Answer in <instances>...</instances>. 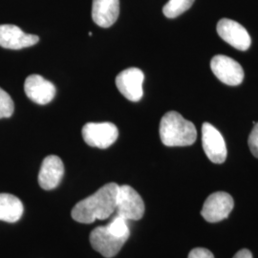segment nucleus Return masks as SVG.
Returning <instances> with one entry per match:
<instances>
[{
	"label": "nucleus",
	"mask_w": 258,
	"mask_h": 258,
	"mask_svg": "<svg viewBox=\"0 0 258 258\" xmlns=\"http://www.w3.org/2000/svg\"><path fill=\"white\" fill-rule=\"evenodd\" d=\"M63 175L64 166L61 159L55 155L47 156L38 173V184L45 190L54 189L60 184Z\"/></svg>",
	"instance_id": "nucleus-13"
},
{
	"label": "nucleus",
	"mask_w": 258,
	"mask_h": 258,
	"mask_svg": "<svg viewBox=\"0 0 258 258\" xmlns=\"http://www.w3.org/2000/svg\"><path fill=\"white\" fill-rule=\"evenodd\" d=\"M115 212L127 221L140 220L145 213V203L133 187L127 184L120 185Z\"/></svg>",
	"instance_id": "nucleus-3"
},
{
	"label": "nucleus",
	"mask_w": 258,
	"mask_h": 258,
	"mask_svg": "<svg viewBox=\"0 0 258 258\" xmlns=\"http://www.w3.org/2000/svg\"><path fill=\"white\" fill-rule=\"evenodd\" d=\"M120 15V0H93V21L100 27H111Z\"/></svg>",
	"instance_id": "nucleus-14"
},
{
	"label": "nucleus",
	"mask_w": 258,
	"mask_h": 258,
	"mask_svg": "<svg viewBox=\"0 0 258 258\" xmlns=\"http://www.w3.org/2000/svg\"><path fill=\"white\" fill-rule=\"evenodd\" d=\"M15 110V104L8 93L0 88V119L10 118Z\"/></svg>",
	"instance_id": "nucleus-18"
},
{
	"label": "nucleus",
	"mask_w": 258,
	"mask_h": 258,
	"mask_svg": "<svg viewBox=\"0 0 258 258\" xmlns=\"http://www.w3.org/2000/svg\"><path fill=\"white\" fill-rule=\"evenodd\" d=\"M119 136V130L112 122H88L83 127L84 142L93 148L111 147Z\"/></svg>",
	"instance_id": "nucleus-4"
},
{
	"label": "nucleus",
	"mask_w": 258,
	"mask_h": 258,
	"mask_svg": "<svg viewBox=\"0 0 258 258\" xmlns=\"http://www.w3.org/2000/svg\"><path fill=\"white\" fill-rule=\"evenodd\" d=\"M188 258H214V255L209 249L196 248L189 252Z\"/></svg>",
	"instance_id": "nucleus-20"
},
{
	"label": "nucleus",
	"mask_w": 258,
	"mask_h": 258,
	"mask_svg": "<svg viewBox=\"0 0 258 258\" xmlns=\"http://www.w3.org/2000/svg\"><path fill=\"white\" fill-rule=\"evenodd\" d=\"M212 73L225 84L236 86L244 80V70L234 59L227 55H217L211 61Z\"/></svg>",
	"instance_id": "nucleus-6"
},
{
	"label": "nucleus",
	"mask_w": 258,
	"mask_h": 258,
	"mask_svg": "<svg viewBox=\"0 0 258 258\" xmlns=\"http://www.w3.org/2000/svg\"><path fill=\"white\" fill-rule=\"evenodd\" d=\"M202 144L206 155L214 164H223L227 158V147L221 133L209 122L202 126Z\"/></svg>",
	"instance_id": "nucleus-8"
},
{
	"label": "nucleus",
	"mask_w": 258,
	"mask_h": 258,
	"mask_svg": "<svg viewBox=\"0 0 258 258\" xmlns=\"http://www.w3.org/2000/svg\"><path fill=\"white\" fill-rule=\"evenodd\" d=\"M195 0H169L163 8L167 19H175L189 9Z\"/></svg>",
	"instance_id": "nucleus-16"
},
{
	"label": "nucleus",
	"mask_w": 258,
	"mask_h": 258,
	"mask_svg": "<svg viewBox=\"0 0 258 258\" xmlns=\"http://www.w3.org/2000/svg\"><path fill=\"white\" fill-rule=\"evenodd\" d=\"M217 33L227 43L241 51L249 49L251 43L248 31L238 22L229 19H222L217 23Z\"/></svg>",
	"instance_id": "nucleus-10"
},
{
	"label": "nucleus",
	"mask_w": 258,
	"mask_h": 258,
	"mask_svg": "<svg viewBox=\"0 0 258 258\" xmlns=\"http://www.w3.org/2000/svg\"><path fill=\"white\" fill-rule=\"evenodd\" d=\"M233 258H252V254L249 249H240L239 251L233 256Z\"/></svg>",
	"instance_id": "nucleus-21"
},
{
	"label": "nucleus",
	"mask_w": 258,
	"mask_h": 258,
	"mask_svg": "<svg viewBox=\"0 0 258 258\" xmlns=\"http://www.w3.org/2000/svg\"><path fill=\"white\" fill-rule=\"evenodd\" d=\"M23 205L18 197L9 194H0V220L15 223L23 214Z\"/></svg>",
	"instance_id": "nucleus-15"
},
{
	"label": "nucleus",
	"mask_w": 258,
	"mask_h": 258,
	"mask_svg": "<svg viewBox=\"0 0 258 258\" xmlns=\"http://www.w3.org/2000/svg\"><path fill=\"white\" fill-rule=\"evenodd\" d=\"M145 75L136 67L121 71L116 78V85L120 94L130 102H139L144 95L143 83Z\"/></svg>",
	"instance_id": "nucleus-7"
},
{
	"label": "nucleus",
	"mask_w": 258,
	"mask_h": 258,
	"mask_svg": "<svg viewBox=\"0 0 258 258\" xmlns=\"http://www.w3.org/2000/svg\"><path fill=\"white\" fill-rule=\"evenodd\" d=\"M119 184H104L98 191L86 197L73 208V219L83 224H91L96 220H104L116 211Z\"/></svg>",
	"instance_id": "nucleus-1"
},
{
	"label": "nucleus",
	"mask_w": 258,
	"mask_h": 258,
	"mask_svg": "<svg viewBox=\"0 0 258 258\" xmlns=\"http://www.w3.org/2000/svg\"><path fill=\"white\" fill-rule=\"evenodd\" d=\"M234 206L231 195L224 191L211 194L204 203L201 215L206 221L217 223L230 215Z\"/></svg>",
	"instance_id": "nucleus-5"
},
{
	"label": "nucleus",
	"mask_w": 258,
	"mask_h": 258,
	"mask_svg": "<svg viewBox=\"0 0 258 258\" xmlns=\"http://www.w3.org/2000/svg\"><path fill=\"white\" fill-rule=\"evenodd\" d=\"M126 241L125 238H120L111 233L105 226L98 227L90 233V243L93 249L106 258L117 255Z\"/></svg>",
	"instance_id": "nucleus-9"
},
{
	"label": "nucleus",
	"mask_w": 258,
	"mask_h": 258,
	"mask_svg": "<svg viewBox=\"0 0 258 258\" xmlns=\"http://www.w3.org/2000/svg\"><path fill=\"white\" fill-rule=\"evenodd\" d=\"M248 143L252 155L258 158V122L254 123V126L249 134Z\"/></svg>",
	"instance_id": "nucleus-19"
},
{
	"label": "nucleus",
	"mask_w": 258,
	"mask_h": 258,
	"mask_svg": "<svg viewBox=\"0 0 258 258\" xmlns=\"http://www.w3.org/2000/svg\"><path fill=\"white\" fill-rule=\"evenodd\" d=\"M39 37L24 33L20 28L12 24L0 25V46L19 50L37 44Z\"/></svg>",
	"instance_id": "nucleus-12"
},
{
	"label": "nucleus",
	"mask_w": 258,
	"mask_h": 258,
	"mask_svg": "<svg viewBox=\"0 0 258 258\" xmlns=\"http://www.w3.org/2000/svg\"><path fill=\"white\" fill-rule=\"evenodd\" d=\"M28 98L37 104H47L55 98V85L40 75L29 76L24 83Z\"/></svg>",
	"instance_id": "nucleus-11"
},
{
	"label": "nucleus",
	"mask_w": 258,
	"mask_h": 258,
	"mask_svg": "<svg viewBox=\"0 0 258 258\" xmlns=\"http://www.w3.org/2000/svg\"><path fill=\"white\" fill-rule=\"evenodd\" d=\"M105 227L114 235L120 237V238L128 239L130 231H129L128 225H127V220L123 219L119 215H116V217Z\"/></svg>",
	"instance_id": "nucleus-17"
},
{
	"label": "nucleus",
	"mask_w": 258,
	"mask_h": 258,
	"mask_svg": "<svg viewBox=\"0 0 258 258\" xmlns=\"http://www.w3.org/2000/svg\"><path fill=\"white\" fill-rule=\"evenodd\" d=\"M160 137L166 147H187L196 141L197 131L191 121L176 111H169L160 122Z\"/></svg>",
	"instance_id": "nucleus-2"
}]
</instances>
